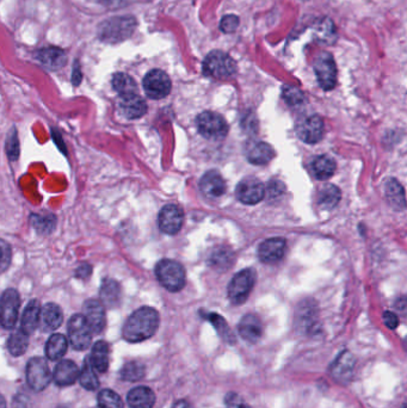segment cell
<instances>
[{"mask_svg": "<svg viewBox=\"0 0 407 408\" xmlns=\"http://www.w3.org/2000/svg\"><path fill=\"white\" fill-rule=\"evenodd\" d=\"M159 327V314L154 308L142 307L133 313L123 326V338L129 342L151 338Z\"/></svg>", "mask_w": 407, "mask_h": 408, "instance_id": "obj_1", "label": "cell"}, {"mask_svg": "<svg viewBox=\"0 0 407 408\" xmlns=\"http://www.w3.org/2000/svg\"><path fill=\"white\" fill-rule=\"evenodd\" d=\"M135 28V18L131 16H118L101 23L97 30V36L105 43H120L128 40L133 35Z\"/></svg>", "mask_w": 407, "mask_h": 408, "instance_id": "obj_2", "label": "cell"}, {"mask_svg": "<svg viewBox=\"0 0 407 408\" xmlns=\"http://www.w3.org/2000/svg\"><path fill=\"white\" fill-rule=\"evenodd\" d=\"M236 65L232 57L221 50H213L203 61V73L216 80H226L236 75Z\"/></svg>", "mask_w": 407, "mask_h": 408, "instance_id": "obj_3", "label": "cell"}, {"mask_svg": "<svg viewBox=\"0 0 407 408\" xmlns=\"http://www.w3.org/2000/svg\"><path fill=\"white\" fill-rule=\"evenodd\" d=\"M155 276L159 283L169 291H180L185 286V270L183 265L171 259H164L158 263Z\"/></svg>", "mask_w": 407, "mask_h": 408, "instance_id": "obj_4", "label": "cell"}, {"mask_svg": "<svg viewBox=\"0 0 407 408\" xmlns=\"http://www.w3.org/2000/svg\"><path fill=\"white\" fill-rule=\"evenodd\" d=\"M197 130L208 140H223L228 133V124L223 116L213 111H205L196 119Z\"/></svg>", "mask_w": 407, "mask_h": 408, "instance_id": "obj_5", "label": "cell"}, {"mask_svg": "<svg viewBox=\"0 0 407 408\" xmlns=\"http://www.w3.org/2000/svg\"><path fill=\"white\" fill-rule=\"evenodd\" d=\"M256 283V271L252 269H245L238 272L233 277L228 286V298L233 304H241L245 302L252 291Z\"/></svg>", "mask_w": 407, "mask_h": 408, "instance_id": "obj_6", "label": "cell"}, {"mask_svg": "<svg viewBox=\"0 0 407 408\" xmlns=\"http://www.w3.org/2000/svg\"><path fill=\"white\" fill-rule=\"evenodd\" d=\"M314 72L320 88L325 91L332 90L337 84V67L331 54L321 52L314 61Z\"/></svg>", "mask_w": 407, "mask_h": 408, "instance_id": "obj_7", "label": "cell"}, {"mask_svg": "<svg viewBox=\"0 0 407 408\" xmlns=\"http://www.w3.org/2000/svg\"><path fill=\"white\" fill-rule=\"evenodd\" d=\"M21 299L17 290H5L0 298V325L4 329L15 327L18 320Z\"/></svg>", "mask_w": 407, "mask_h": 408, "instance_id": "obj_8", "label": "cell"}, {"mask_svg": "<svg viewBox=\"0 0 407 408\" xmlns=\"http://www.w3.org/2000/svg\"><path fill=\"white\" fill-rule=\"evenodd\" d=\"M26 380L29 386L36 391H44L52 380V373L47 362L41 357H34L26 367Z\"/></svg>", "mask_w": 407, "mask_h": 408, "instance_id": "obj_9", "label": "cell"}, {"mask_svg": "<svg viewBox=\"0 0 407 408\" xmlns=\"http://www.w3.org/2000/svg\"><path fill=\"white\" fill-rule=\"evenodd\" d=\"M144 90L151 99H162L170 93V77L162 70H152L144 78Z\"/></svg>", "mask_w": 407, "mask_h": 408, "instance_id": "obj_10", "label": "cell"}, {"mask_svg": "<svg viewBox=\"0 0 407 408\" xmlns=\"http://www.w3.org/2000/svg\"><path fill=\"white\" fill-rule=\"evenodd\" d=\"M68 338L75 350H86L92 340V331L83 315L75 314L68 322Z\"/></svg>", "mask_w": 407, "mask_h": 408, "instance_id": "obj_11", "label": "cell"}, {"mask_svg": "<svg viewBox=\"0 0 407 408\" xmlns=\"http://www.w3.org/2000/svg\"><path fill=\"white\" fill-rule=\"evenodd\" d=\"M324 123L318 115L305 116L296 124V134L306 144H316L321 140Z\"/></svg>", "mask_w": 407, "mask_h": 408, "instance_id": "obj_12", "label": "cell"}, {"mask_svg": "<svg viewBox=\"0 0 407 408\" xmlns=\"http://www.w3.org/2000/svg\"><path fill=\"white\" fill-rule=\"evenodd\" d=\"M184 213L182 208L176 204H167L164 206L159 216H158V224L159 229L165 234H177L183 226Z\"/></svg>", "mask_w": 407, "mask_h": 408, "instance_id": "obj_13", "label": "cell"}, {"mask_svg": "<svg viewBox=\"0 0 407 408\" xmlns=\"http://www.w3.org/2000/svg\"><path fill=\"white\" fill-rule=\"evenodd\" d=\"M236 195L241 203L254 206L264 198V185L257 178L247 177L236 186Z\"/></svg>", "mask_w": 407, "mask_h": 408, "instance_id": "obj_14", "label": "cell"}, {"mask_svg": "<svg viewBox=\"0 0 407 408\" xmlns=\"http://www.w3.org/2000/svg\"><path fill=\"white\" fill-rule=\"evenodd\" d=\"M83 316L90 326L92 333H101L104 329L105 309L101 301L91 299L84 303Z\"/></svg>", "mask_w": 407, "mask_h": 408, "instance_id": "obj_15", "label": "cell"}, {"mask_svg": "<svg viewBox=\"0 0 407 408\" xmlns=\"http://www.w3.org/2000/svg\"><path fill=\"white\" fill-rule=\"evenodd\" d=\"M245 155L251 164L265 165L274 158V150L263 141L249 140L245 146Z\"/></svg>", "mask_w": 407, "mask_h": 408, "instance_id": "obj_16", "label": "cell"}, {"mask_svg": "<svg viewBox=\"0 0 407 408\" xmlns=\"http://www.w3.org/2000/svg\"><path fill=\"white\" fill-rule=\"evenodd\" d=\"M64 320L61 308L55 303H47L41 308L39 325L44 332H52L61 326Z\"/></svg>", "mask_w": 407, "mask_h": 408, "instance_id": "obj_17", "label": "cell"}, {"mask_svg": "<svg viewBox=\"0 0 407 408\" xmlns=\"http://www.w3.org/2000/svg\"><path fill=\"white\" fill-rule=\"evenodd\" d=\"M285 240L282 237H272L263 242L259 247V258L263 263L274 264L283 258Z\"/></svg>", "mask_w": 407, "mask_h": 408, "instance_id": "obj_18", "label": "cell"}, {"mask_svg": "<svg viewBox=\"0 0 407 408\" xmlns=\"http://www.w3.org/2000/svg\"><path fill=\"white\" fill-rule=\"evenodd\" d=\"M238 331L241 338L245 339L246 342H257L262 338L263 325L259 318L254 314H247L241 319L238 326Z\"/></svg>", "mask_w": 407, "mask_h": 408, "instance_id": "obj_19", "label": "cell"}, {"mask_svg": "<svg viewBox=\"0 0 407 408\" xmlns=\"http://www.w3.org/2000/svg\"><path fill=\"white\" fill-rule=\"evenodd\" d=\"M36 57L44 66L52 70H60L65 66L67 61L65 50L59 47H47V48L41 49L36 53Z\"/></svg>", "mask_w": 407, "mask_h": 408, "instance_id": "obj_20", "label": "cell"}, {"mask_svg": "<svg viewBox=\"0 0 407 408\" xmlns=\"http://www.w3.org/2000/svg\"><path fill=\"white\" fill-rule=\"evenodd\" d=\"M354 358L350 352H343L333 362L332 367L330 368V373L338 382L349 381L354 373Z\"/></svg>", "mask_w": 407, "mask_h": 408, "instance_id": "obj_21", "label": "cell"}, {"mask_svg": "<svg viewBox=\"0 0 407 408\" xmlns=\"http://www.w3.org/2000/svg\"><path fill=\"white\" fill-rule=\"evenodd\" d=\"M200 188L209 197H220L226 191V183L219 172L209 171L202 177Z\"/></svg>", "mask_w": 407, "mask_h": 408, "instance_id": "obj_22", "label": "cell"}, {"mask_svg": "<svg viewBox=\"0 0 407 408\" xmlns=\"http://www.w3.org/2000/svg\"><path fill=\"white\" fill-rule=\"evenodd\" d=\"M120 108L122 114L129 119L142 117L147 111V104L138 93L131 96L121 97Z\"/></svg>", "mask_w": 407, "mask_h": 408, "instance_id": "obj_23", "label": "cell"}, {"mask_svg": "<svg viewBox=\"0 0 407 408\" xmlns=\"http://www.w3.org/2000/svg\"><path fill=\"white\" fill-rule=\"evenodd\" d=\"M79 378V369L72 360H62L54 370V381L59 386L73 385Z\"/></svg>", "mask_w": 407, "mask_h": 408, "instance_id": "obj_24", "label": "cell"}, {"mask_svg": "<svg viewBox=\"0 0 407 408\" xmlns=\"http://www.w3.org/2000/svg\"><path fill=\"white\" fill-rule=\"evenodd\" d=\"M127 401L131 408H152L155 404V394L149 387H136L128 393Z\"/></svg>", "mask_w": 407, "mask_h": 408, "instance_id": "obj_25", "label": "cell"}, {"mask_svg": "<svg viewBox=\"0 0 407 408\" xmlns=\"http://www.w3.org/2000/svg\"><path fill=\"white\" fill-rule=\"evenodd\" d=\"M90 363L98 373H105L109 368V345L108 342H97L92 347Z\"/></svg>", "mask_w": 407, "mask_h": 408, "instance_id": "obj_26", "label": "cell"}, {"mask_svg": "<svg viewBox=\"0 0 407 408\" xmlns=\"http://www.w3.org/2000/svg\"><path fill=\"white\" fill-rule=\"evenodd\" d=\"M336 162L328 155H318L311 164L312 173L319 180H326L336 172Z\"/></svg>", "mask_w": 407, "mask_h": 408, "instance_id": "obj_27", "label": "cell"}, {"mask_svg": "<svg viewBox=\"0 0 407 408\" xmlns=\"http://www.w3.org/2000/svg\"><path fill=\"white\" fill-rule=\"evenodd\" d=\"M39 312H41V306H39V301L31 300L23 312L21 329L24 333L29 336V334L34 333L35 329L39 327Z\"/></svg>", "mask_w": 407, "mask_h": 408, "instance_id": "obj_28", "label": "cell"}, {"mask_svg": "<svg viewBox=\"0 0 407 408\" xmlns=\"http://www.w3.org/2000/svg\"><path fill=\"white\" fill-rule=\"evenodd\" d=\"M102 304L106 308H114L121 300V286L114 280H104L101 286Z\"/></svg>", "mask_w": 407, "mask_h": 408, "instance_id": "obj_29", "label": "cell"}, {"mask_svg": "<svg viewBox=\"0 0 407 408\" xmlns=\"http://www.w3.org/2000/svg\"><path fill=\"white\" fill-rule=\"evenodd\" d=\"M385 190L387 201L390 202V206H393L394 209H397V211L405 209V206H406L405 191H404V188L398 180L393 179V178L388 180L386 183Z\"/></svg>", "mask_w": 407, "mask_h": 408, "instance_id": "obj_30", "label": "cell"}, {"mask_svg": "<svg viewBox=\"0 0 407 408\" xmlns=\"http://www.w3.org/2000/svg\"><path fill=\"white\" fill-rule=\"evenodd\" d=\"M234 262V255L232 251L225 246L215 247L209 257V264L218 270H227L231 268Z\"/></svg>", "mask_w": 407, "mask_h": 408, "instance_id": "obj_31", "label": "cell"}, {"mask_svg": "<svg viewBox=\"0 0 407 408\" xmlns=\"http://www.w3.org/2000/svg\"><path fill=\"white\" fill-rule=\"evenodd\" d=\"M341 201V191L336 185L326 184L320 189L318 204L325 211L333 209Z\"/></svg>", "mask_w": 407, "mask_h": 408, "instance_id": "obj_32", "label": "cell"}, {"mask_svg": "<svg viewBox=\"0 0 407 408\" xmlns=\"http://www.w3.org/2000/svg\"><path fill=\"white\" fill-rule=\"evenodd\" d=\"M67 339L62 334H53L46 344V355L50 360H57L61 358L67 351Z\"/></svg>", "mask_w": 407, "mask_h": 408, "instance_id": "obj_33", "label": "cell"}, {"mask_svg": "<svg viewBox=\"0 0 407 408\" xmlns=\"http://www.w3.org/2000/svg\"><path fill=\"white\" fill-rule=\"evenodd\" d=\"M113 86L120 97L131 96V95L138 93V85H136L135 80L126 73L115 75L113 78Z\"/></svg>", "mask_w": 407, "mask_h": 408, "instance_id": "obj_34", "label": "cell"}, {"mask_svg": "<svg viewBox=\"0 0 407 408\" xmlns=\"http://www.w3.org/2000/svg\"><path fill=\"white\" fill-rule=\"evenodd\" d=\"M95 371H96V370L92 367L91 363H90V360L86 358L85 363H84L83 368H82V370H79L78 378L80 385H82L85 389H88V391H97L98 387H100V380H98V376H97Z\"/></svg>", "mask_w": 407, "mask_h": 408, "instance_id": "obj_35", "label": "cell"}, {"mask_svg": "<svg viewBox=\"0 0 407 408\" xmlns=\"http://www.w3.org/2000/svg\"><path fill=\"white\" fill-rule=\"evenodd\" d=\"M29 345V336L24 333L22 329H18L10 337L8 347L12 356H21L26 351Z\"/></svg>", "mask_w": 407, "mask_h": 408, "instance_id": "obj_36", "label": "cell"}, {"mask_svg": "<svg viewBox=\"0 0 407 408\" xmlns=\"http://www.w3.org/2000/svg\"><path fill=\"white\" fill-rule=\"evenodd\" d=\"M207 320H209L213 326H214L215 329L218 331V333L220 334V337L221 338L225 339L226 342H229V344H233L234 342V336H233L232 331L231 329L228 327L227 322L225 321L223 316H220L219 314H215V313H208L205 315Z\"/></svg>", "mask_w": 407, "mask_h": 408, "instance_id": "obj_37", "label": "cell"}, {"mask_svg": "<svg viewBox=\"0 0 407 408\" xmlns=\"http://www.w3.org/2000/svg\"><path fill=\"white\" fill-rule=\"evenodd\" d=\"M144 376V365L140 362H129L121 369V378L123 381H140Z\"/></svg>", "mask_w": 407, "mask_h": 408, "instance_id": "obj_38", "label": "cell"}, {"mask_svg": "<svg viewBox=\"0 0 407 408\" xmlns=\"http://www.w3.org/2000/svg\"><path fill=\"white\" fill-rule=\"evenodd\" d=\"M31 224L35 227L36 231L42 234H50L53 229H55L57 220L55 216L52 214L48 215H39V214H32L30 217Z\"/></svg>", "mask_w": 407, "mask_h": 408, "instance_id": "obj_39", "label": "cell"}, {"mask_svg": "<svg viewBox=\"0 0 407 408\" xmlns=\"http://www.w3.org/2000/svg\"><path fill=\"white\" fill-rule=\"evenodd\" d=\"M100 408H123V401L120 395L110 389H104L98 394Z\"/></svg>", "mask_w": 407, "mask_h": 408, "instance_id": "obj_40", "label": "cell"}, {"mask_svg": "<svg viewBox=\"0 0 407 408\" xmlns=\"http://www.w3.org/2000/svg\"><path fill=\"white\" fill-rule=\"evenodd\" d=\"M282 96H283L285 103L290 106H300L303 101V93L299 88L290 86V85L283 86Z\"/></svg>", "mask_w": 407, "mask_h": 408, "instance_id": "obj_41", "label": "cell"}, {"mask_svg": "<svg viewBox=\"0 0 407 408\" xmlns=\"http://www.w3.org/2000/svg\"><path fill=\"white\" fill-rule=\"evenodd\" d=\"M11 247L9 244L0 239V272H4L9 269L11 264Z\"/></svg>", "mask_w": 407, "mask_h": 408, "instance_id": "obj_42", "label": "cell"}, {"mask_svg": "<svg viewBox=\"0 0 407 408\" xmlns=\"http://www.w3.org/2000/svg\"><path fill=\"white\" fill-rule=\"evenodd\" d=\"M6 150H8V155H9L11 160H16L18 158V155H19V142H18L16 129H12V132H10L8 144H6Z\"/></svg>", "mask_w": 407, "mask_h": 408, "instance_id": "obj_43", "label": "cell"}, {"mask_svg": "<svg viewBox=\"0 0 407 408\" xmlns=\"http://www.w3.org/2000/svg\"><path fill=\"white\" fill-rule=\"evenodd\" d=\"M239 27V18L234 14H227L221 19L220 29L225 34H232Z\"/></svg>", "mask_w": 407, "mask_h": 408, "instance_id": "obj_44", "label": "cell"}, {"mask_svg": "<svg viewBox=\"0 0 407 408\" xmlns=\"http://www.w3.org/2000/svg\"><path fill=\"white\" fill-rule=\"evenodd\" d=\"M225 404L227 408H251L245 400L241 398L240 395L236 393H228L225 396Z\"/></svg>", "mask_w": 407, "mask_h": 408, "instance_id": "obj_45", "label": "cell"}, {"mask_svg": "<svg viewBox=\"0 0 407 408\" xmlns=\"http://www.w3.org/2000/svg\"><path fill=\"white\" fill-rule=\"evenodd\" d=\"M283 184L278 182V180H272L269 184H267V190H269V195L272 197H276V196H281L283 193Z\"/></svg>", "mask_w": 407, "mask_h": 408, "instance_id": "obj_46", "label": "cell"}, {"mask_svg": "<svg viewBox=\"0 0 407 408\" xmlns=\"http://www.w3.org/2000/svg\"><path fill=\"white\" fill-rule=\"evenodd\" d=\"M384 322H385V325L387 326L388 329H397L399 325L398 316L395 315V314L392 312H385V314H384Z\"/></svg>", "mask_w": 407, "mask_h": 408, "instance_id": "obj_47", "label": "cell"}, {"mask_svg": "<svg viewBox=\"0 0 407 408\" xmlns=\"http://www.w3.org/2000/svg\"><path fill=\"white\" fill-rule=\"evenodd\" d=\"M92 268L91 265H88V264H83L82 266H79L77 269V272H75V277H78V278H82V280H85V278H88L90 275H91Z\"/></svg>", "mask_w": 407, "mask_h": 408, "instance_id": "obj_48", "label": "cell"}, {"mask_svg": "<svg viewBox=\"0 0 407 408\" xmlns=\"http://www.w3.org/2000/svg\"><path fill=\"white\" fill-rule=\"evenodd\" d=\"M243 126H244V129L246 130H249V132L254 133L257 130V126H256V117H246L243 121Z\"/></svg>", "mask_w": 407, "mask_h": 408, "instance_id": "obj_49", "label": "cell"}, {"mask_svg": "<svg viewBox=\"0 0 407 408\" xmlns=\"http://www.w3.org/2000/svg\"><path fill=\"white\" fill-rule=\"evenodd\" d=\"M73 84L75 86H78L80 81H82V70H80V66H79V62L75 61V68H73Z\"/></svg>", "mask_w": 407, "mask_h": 408, "instance_id": "obj_50", "label": "cell"}, {"mask_svg": "<svg viewBox=\"0 0 407 408\" xmlns=\"http://www.w3.org/2000/svg\"><path fill=\"white\" fill-rule=\"evenodd\" d=\"M172 408H193V406L189 404L188 401H185V400H180V401H177L173 405V407Z\"/></svg>", "mask_w": 407, "mask_h": 408, "instance_id": "obj_51", "label": "cell"}, {"mask_svg": "<svg viewBox=\"0 0 407 408\" xmlns=\"http://www.w3.org/2000/svg\"><path fill=\"white\" fill-rule=\"evenodd\" d=\"M0 408H6V401H5L4 396L0 394Z\"/></svg>", "mask_w": 407, "mask_h": 408, "instance_id": "obj_52", "label": "cell"}, {"mask_svg": "<svg viewBox=\"0 0 407 408\" xmlns=\"http://www.w3.org/2000/svg\"><path fill=\"white\" fill-rule=\"evenodd\" d=\"M401 408H406V405L404 404L403 407H401Z\"/></svg>", "mask_w": 407, "mask_h": 408, "instance_id": "obj_53", "label": "cell"}, {"mask_svg": "<svg viewBox=\"0 0 407 408\" xmlns=\"http://www.w3.org/2000/svg\"><path fill=\"white\" fill-rule=\"evenodd\" d=\"M59 408H65V407H59Z\"/></svg>", "mask_w": 407, "mask_h": 408, "instance_id": "obj_54", "label": "cell"}]
</instances>
